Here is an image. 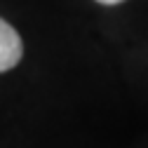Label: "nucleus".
I'll return each instance as SVG.
<instances>
[{"label": "nucleus", "instance_id": "f257e3e1", "mask_svg": "<svg viewBox=\"0 0 148 148\" xmlns=\"http://www.w3.org/2000/svg\"><path fill=\"white\" fill-rule=\"evenodd\" d=\"M21 54H24V45L19 33L5 19H0V73L14 68L21 61Z\"/></svg>", "mask_w": 148, "mask_h": 148}, {"label": "nucleus", "instance_id": "f03ea898", "mask_svg": "<svg viewBox=\"0 0 148 148\" xmlns=\"http://www.w3.org/2000/svg\"><path fill=\"white\" fill-rule=\"evenodd\" d=\"M101 5H118V3H125V0H97Z\"/></svg>", "mask_w": 148, "mask_h": 148}]
</instances>
